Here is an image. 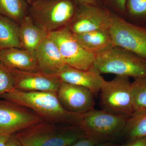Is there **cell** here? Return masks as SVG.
<instances>
[{
	"instance_id": "5bb4252c",
	"label": "cell",
	"mask_w": 146,
	"mask_h": 146,
	"mask_svg": "<svg viewBox=\"0 0 146 146\" xmlns=\"http://www.w3.org/2000/svg\"><path fill=\"white\" fill-rule=\"evenodd\" d=\"M39 70L55 76L66 66L56 43L49 34L35 52Z\"/></svg>"
},
{
	"instance_id": "4fadbf2b",
	"label": "cell",
	"mask_w": 146,
	"mask_h": 146,
	"mask_svg": "<svg viewBox=\"0 0 146 146\" xmlns=\"http://www.w3.org/2000/svg\"><path fill=\"white\" fill-rule=\"evenodd\" d=\"M55 76L61 82L88 88L95 95L100 93L105 80L101 74L94 67L82 70L66 65Z\"/></svg>"
},
{
	"instance_id": "d4e9b609",
	"label": "cell",
	"mask_w": 146,
	"mask_h": 146,
	"mask_svg": "<svg viewBox=\"0 0 146 146\" xmlns=\"http://www.w3.org/2000/svg\"><path fill=\"white\" fill-rule=\"evenodd\" d=\"M124 146H146V136L130 140Z\"/></svg>"
},
{
	"instance_id": "7402d4cb",
	"label": "cell",
	"mask_w": 146,
	"mask_h": 146,
	"mask_svg": "<svg viewBox=\"0 0 146 146\" xmlns=\"http://www.w3.org/2000/svg\"><path fill=\"white\" fill-rule=\"evenodd\" d=\"M135 111L146 109V76L134 79L131 84Z\"/></svg>"
},
{
	"instance_id": "f1b7e54d",
	"label": "cell",
	"mask_w": 146,
	"mask_h": 146,
	"mask_svg": "<svg viewBox=\"0 0 146 146\" xmlns=\"http://www.w3.org/2000/svg\"><path fill=\"white\" fill-rule=\"evenodd\" d=\"M95 146H119L109 142H100L98 143Z\"/></svg>"
},
{
	"instance_id": "603a6c76",
	"label": "cell",
	"mask_w": 146,
	"mask_h": 146,
	"mask_svg": "<svg viewBox=\"0 0 146 146\" xmlns=\"http://www.w3.org/2000/svg\"><path fill=\"white\" fill-rule=\"evenodd\" d=\"M15 89L13 77L8 68L0 63V96Z\"/></svg>"
},
{
	"instance_id": "44dd1931",
	"label": "cell",
	"mask_w": 146,
	"mask_h": 146,
	"mask_svg": "<svg viewBox=\"0 0 146 146\" xmlns=\"http://www.w3.org/2000/svg\"><path fill=\"white\" fill-rule=\"evenodd\" d=\"M125 14L128 22L146 27V0H127Z\"/></svg>"
},
{
	"instance_id": "7a4b0ae2",
	"label": "cell",
	"mask_w": 146,
	"mask_h": 146,
	"mask_svg": "<svg viewBox=\"0 0 146 146\" xmlns=\"http://www.w3.org/2000/svg\"><path fill=\"white\" fill-rule=\"evenodd\" d=\"M14 135L22 146H70L87 136L80 127L42 122Z\"/></svg>"
},
{
	"instance_id": "7c38bea8",
	"label": "cell",
	"mask_w": 146,
	"mask_h": 146,
	"mask_svg": "<svg viewBox=\"0 0 146 146\" xmlns=\"http://www.w3.org/2000/svg\"><path fill=\"white\" fill-rule=\"evenodd\" d=\"M7 68L13 77L15 89L21 91L57 92L61 84L56 77L41 71L21 70Z\"/></svg>"
},
{
	"instance_id": "d6986e66",
	"label": "cell",
	"mask_w": 146,
	"mask_h": 146,
	"mask_svg": "<svg viewBox=\"0 0 146 146\" xmlns=\"http://www.w3.org/2000/svg\"><path fill=\"white\" fill-rule=\"evenodd\" d=\"M29 6L26 0H0V14L19 25L28 16Z\"/></svg>"
},
{
	"instance_id": "8992f818",
	"label": "cell",
	"mask_w": 146,
	"mask_h": 146,
	"mask_svg": "<svg viewBox=\"0 0 146 146\" xmlns=\"http://www.w3.org/2000/svg\"><path fill=\"white\" fill-rule=\"evenodd\" d=\"M131 84L129 77L123 76H116L110 81L105 80L99 93L101 109L130 117L135 111Z\"/></svg>"
},
{
	"instance_id": "ffe728a7",
	"label": "cell",
	"mask_w": 146,
	"mask_h": 146,
	"mask_svg": "<svg viewBox=\"0 0 146 146\" xmlns=\"http://www.w3.org/2000/svg\"><path fill=\"white\" fill-rule=\"evenodd\" d=\"M123 135L129 141L146 136V109L135 111L128 118Z\"/></svg>"
},
{
	"instance_id": "277c9868",
	"label": "cell",
	"mask_w": 146,
	"mask_h": 146,
	"mask_svg": "<svg viewBox=\"0 0 146 146\" xmlns=\"http://www.w3.org/2000/svg\"><path fill=\"white\" fill-rule=\"evenodd\" d=\"M93 67L101 74H113L134 79L146 76V60L118 46L96 55Z\"/></svg>"
},
{
	"instance_id": "30bf717a",
	"label": "cell",
	"mask_w": 146,
	"mask_h": 146,
	"mask_svg": "<svg viewBox=\"0 0 146 146\" xmlns=\"http://www.w3.org/2000/svg\"><path fill=\"white\" fill-rule=\"evenodd\" d=\"M112 13L97 7L84 5L78 9L68 28L74 34L109 30Z\"/></svg>"
},
{
	"instance_id": "ba28073f",
	"label": "cell",
	"mask_w": 146,
	"mask_h": 146,
	"mask_svg": "<svg viewBox=\"0 0 146 146\" xmlns=\"http://www.w3.org/2000/svg\"><path fill=\"white\" fill-rule=\"evenodd\" d=\"M109 31L115 46L130 51L146 60V27L131 23L113 13Z\"/></svg>"
},
{
	"instance_id": "ac0fdd59",
	"label": "cell",
	"mask_w": 146,
	"mask_h": 146,
	"mask_svg": "<svg viewBox=\"0 0 146 146\" xmlns=\"http://www.w3.org/2000/svg\"><path fill=\"white\" fill-rule=\"evenodd\" d=\"M21 48L19 38V25L0 14V48Z\"/></svg>"
},
{
	"instance_id": "9a60e30c",
	"label": "cell",
	"mask_w": 146,
	"mask_h": 146,
	"mask_svg": "<svg viewBox=\"0 0 146 146\" xmlns=\"http://www.w3.org/2000/svg\"><path fill=\"white\" fill-rule=\"evenodd\" d=\"M0 63L7 68L21 70H39L34 53L21 48L1 49Z\"/></svg>"
},
{
	"instance_id": "e0dca14e",
	"label": "cell",
	"mask_w": 146,
	"mask_h": 146,
	"mask_svg": "<svg viewBox=\"0 0 146 146\" xmlns=\"http://www.w3.org/2000/svg\"><path fill=\"white\" fill-rule=\"evenodd\" d=\"M74 34L86 50L95 55L115 46L109 30Z\"/></svg>"
},
{
	"instance_id": "3957f363",
	"label": "cell",
	"mask_w": 146,
	"mask_h": 146,
	"mask_svg": "<svg viewBox=\"0 0 146 146\" xmlns=\"http://www.w3.org/2000/svg\"><path fill=\"white\" fill-rule=\"evenodd\" d=\"M78 10L72 0H36L29 5L28 15L49 34L69 26Z\"/></svg>"
},
{
	"instance_id": "8fae6325",
	"label": "cell",
	"mask_w": 146,
	"mask_h": 146,
	"mask_svg": "<svg viewBox=\"0 0 146 146\" xmlns=\"http://www.w3.org/2000/svg\"><path fill=\"white\" fill-rule=\"evenodd\" d=\"M57 95L62 106L71 113L83 114L94 109L95 95L88 88L61 82Z\"/></svg>"
},
{
	"instance_id": "83f0119b",
	"label": "cell",
	"mask_w": 146,
	"mask_h": 146,
	"mask_svg": "<svg viewBox=\"0 0 146 146\" xmlns=\"http://www.w3.org/2000/svg\"><path fill=\"white\" fill-rule=\"evenodd\" d=\"M10 136H6L0 135V146H6L9 138Z\"/></svg>"
},
{
	"instance_id": "2e32d148",
	"label": "cell",
	"mask_w": 146,
	"mask_h": 146,
	"mask_svg": "<svg viewBox=\"0 0 146 146\" xmlns=\"http://www.w3.org/2000/svg\"><path fill=\"white\" fill-rule=\"evenodd\" d=\"M19 25L21 48L35 53L48 33L36 25L29 15L21 21Z\"/></svg>"
},
{
	"instance_id": "cb8c5ba5",
	"label": "cell",
	"mask_w": 146,
	"mask_h": 146,
	"mask_svg": "<svg viewBox=\"0 0 146 146\" xmlns=\"http://www.w3.org/2000/svg\"><path fill=\"white\" fill-rule=\"evenodd\" d=\"M98 143L93 138L86 137L81 138L70 146H95Z\"/></svg>"
},
{
	"instance_id": "6da1fadb",
	"label": "cell",
	"mask_w": 146,
	"mask_h": 146,
	"mask_svg": "<svg viewBox=\"0 0 146 146\" xmlns=\"http://www.w3.org/2000/svg\"><path fill=\"white\" fill-rule=\"evenodd\" d=\"M33 111L45 121L57 124L79 126L82 114L68 112L60 104L57 92L25 91L14 89L0 96Z\"/></svg>"
},
{
	"instance_id": "4dcf8cb0",
	"label": "cell",
	"mask_w": 146,
	"mask_h": 146,
	"mask_svg": "<svg viewBox=\"0 0 146 146\" xmlns=\"http://www.w3.org/2000/svg\"><path fill=\"white\" fill-rule=\"evenodd\" d=\"M26 1L27 3H28V4L30 5V4H31V3L36 1V0H26Z\"/></svg>"
},
{
	"instance_id": "5b68a950",
	"label": "cell",
	"mask_w": 146,
	"mask_h": 146,
	"mask_svg": "<svg viewBox=\"0 0 146 146\" xmlns=\"http://www.w3.org/2000/svg\"><path fill=\"white\" fill-rule=\"evenodd\" d=\"M128 118L94 108L82 115L79 126L87 137L99 143L109 142L123 135Z\"/></svg>"
},
{
	"instance_id": "4316f807",
	"label": "cell",
	"mask_w": 146,
	"mask_h": 146,
	"mask_svg": "<svg viewBox=\"0 0 146 146\" xmlns=\"http://www.w3.org/2000/svg\"><path fill=\"white\" fill-rule=\"evenodd\" d=\"M6 146H22L14 134L11 135L9 138Z\"/></svg>"
},
{
	"instance_id": "52a82bcc",
	"label": "cell",
	"mask_w": 146,
	"mask_h": 146,
	"mask_svg": "<svg viewBox=\"0 0 146 146\" xmlns=\"http://www.w3.org/2000/svg\"><path fill=\"white\" fill-rule=\"evenodd\" d=\"M48 34L56 43L66 65L82 70L93 68L96 55L82 46L68 27Z\"/></svg>"
},
{
	"instance_id": "9c48e42d",
	"label": "cell",
	"mask_w": 146,
	"mask_h": 146,
	"mask_svg": "<svg viewBox=\"0 0 146 146\" xmlns=\"http://www.w3.org/2000/svg\"><path fill=\"white\" fill-rule=\"evenodd\" d=\"M43 121L27 108L0 98V135L10 136Z\"/></svg>"
},
{
	"instance_id": "1f68e13d",
	"label": "cell",
	"mask_w": 146,
	"mask_h": 146,
	"mask_svg": "<svg viewBox=\"0 0 146 146\" xmlns=\"http://www.w3.org/2000/svg\"><path fill=\"white\" fill-rule=\"evenodd\" d=\"M0 52H1V48H0Z\"/></svg>"
},
{
	"instance_id": "484cf974",
	"label": "cell",
	"mask_w": 146,
	"mask_h": 146,
	"mask_svg": "<svg viewBox=\"0 0 146 146\" xmlns=\"http://www.w3.org/2000/svg\"><path fill=\"white\" fill-rule=\"evenodd\" d=\"M113 1L118 10L125 14L127 0H113Z\"/></svg>"
},
{
	"instance_id": "f546056e",
	"label": "cell",
	"mask_w": 146,
	"mask_h": 146,
	"mask_svg": "<svg viewBox=\"0 0 146 146\" xmlns=\"http://www.w3.org/2000/svg\"><path fill=\"white\" fill-rule=\"evenodd\" d=\"M80 1L83 2L84 3L90 4L94 1V0H80Z\"/></svg>"
}]
</instances>
